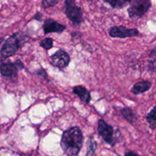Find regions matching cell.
Instances as JSON below:
<instances>
[{
  "mask_svg": "<svg viewBox=\"0 0 156 156\" xmlns=\"http://www.w3.org/2000/svg\"><path fill=\"white\" fill-rule=\"evenodd\" d=\"M83 143V134L78 126H73L64 131L61 139L60 146L62 151L68 155L79 154Z\"/></svg>",
  "mask_w": 156,
  "mask_h": 156,
  "instance_id": "cell-1",
  "label": "cell"
},
{
  "mask_svg": "<svg viewBox=\"0 0 156 156\" xmlns=\"http://www.w3.org/2000/svg\"><path fill=\"white\" fill-rule=\"evenodd\" d=\"M27 37L21 32L14 34L5 41L0 50V54L3 58H9L13 56L18 49L27 42Z\"/></svg>",
  "mask_w": 156,
  "mask_h": 156,
  "instance_id": "cell-2",
  "label": "cell"
},
{
  "mask_svg": "<svg viewBox=\"0 0 156 156\" xmlns=\"http://www.w3.org/2000/svg\"><path fill=\"white\" fill-rule=\"evenodd\" d=\"M66 15L73 24L79 25L83 22L82 10L76 3V0H65Z\"/></svg>",
  "mask_w": 156,
  "mask_h": 156,
  "instance_id": "cell-3",
  "label": "cell"
},
{
  "mask_svg": "<svg viewBox=\"0 0 156 156\" xmlns=\"http://www.w3.org/2000/svg\"><path fill=\"white\" fill-rule=\"evenodd\" d=\"M130 6L127 9L130 18H140L152 6L151 0H131Z\"/></svg>",
  "mask_w": 156,
  "mask_h": 156,
  "instance_id": "cell-4",
  "label": "cell"
},
{
  "mask_svg": "<svg viewBox=\"0 0 156 156\" xmlns=\"http://www.w3.org/2000/svg\"><path fill=\"white\" fill-rule=\"evenodd\" d=\"M98 132L100 136L102 137L107 143L111 146L115 144L116 140L114 138V130L113 126L108 124L103 119H99L98 125Z\"/></svg>",
  "mask_w": 156,
  "mask_h": 156,
  "instance_id": "cell-5",
  "label": "cell"
},
{
  "mask_svg": "<svg viewBox=\"0 0 156 156\" xmlns=\"http://www.w3.org/2000/svg\"><path fill=\"white\" fill-rule=\"evenodd\" d=\"M24 68V64L20 59H17L14 62H5L0 66V73L3 77L13 78L18 76V72Z\"/></svg>",
  "mask_w": 156,
  "mask_h": 156,
  "instance_id": "cell-6",
  "label": "cell"
},
{
  "mask_svg": "<svg viewBox=\"0 0 156 156\" xmlns=\"http://www.w3.org/2000/svg\"><path fill=\"white\" fill-rule=\"evenodd\" d=\"M109 34L112 37L126 38L138 36L140 31L136 28H126L123 26H114L110 28Z\"/></svg>",
  "mask_w": 156,
  "mask_h": 156,
  "instance_id": "cell-7",
  "label": "cell"
},
{
  "mask_svg": "<svg viewBox=\"0 0 156 156\" xmlns=\"http://www.w3.org/2000/svg\"><path fill=\"white\" fill-rule=\"evenodd\" d=\"M70 56L65 50H59L50 56V63L59 69H64L69 64Z\"/></svg>",
  "mask_w": 156,
  "mask_h": 156,
  "instance_id": "cell-8",
  "label": "cell"
},
{
  "mask_svg": "<svg viewBox=\"0 0 156 156\" xmlns=\"http://www.w3.org/2000/svg\"><path fill=\"white\" fill-rule=\"evenodd\" d=\"M43 27L45 34L49 33H62L66 28L65 25L57 22L52 18L46 19Z\"/></svg>",
  "mask_w": 156,
  "mask_h": 156,
  "instance_id": "cell-9",
  "label": "cell"
},
{
  "mask_svg": "<svg viewBox=\"0 0 156 156\" xmlns=\"http://www.w3.org/2000/svg\"><path fill=\"white\" fill-rule=\"evenodd\" d=\"M73 92L78 96L82 101L86 104H89L91 101V94L90 92L82 85H78L73 88Z\"/></svg>",
  "mask_w": 156,
  "mask_h": 156,
  "instance_id": "cell-10",
  "label": "cell"
},
{
  "mask_svg": "<svg viewBox=\"0 0 156 156\" xmlns=\"http://www.w3.org/2000/svg\"><path fill=\"white\" fill-rule=\"evenodd\" d=\"M151 87H152L151 82L148 81H142V82H137L133 86V88H131V92L137 95V94H140L149 91Z\"/></svg>",
  "mask_w": 156,
  "mask_h": 156,
  "instance_id": "cell-11",
  "label": "cell"
},
{
  "mask_svg": "<svg viewBox=\"0 0 156 156\" xmlns=\"http://www.w3.org/2000/svg\"><path fill=\"white\" fill-rule=\"evenodd\" d=\"M120 112H121L123 117H124L129 123L133 124V123H134V122L136 121V116L133 111L130 108H122V109L120 110Z\"/></svg>",
  "mask_w": 156,
  "mask_h": 156,
  "instance_id": "cell-12",
  "label": "cell"
},
{
  "mask_svg": "<svg viewBox=\"0 0 156 156\" xmlns=\"http://www.w3.org/2000/svg\"><path fill=\"white\" fill-rule=\"evenodd\" d=\"M105 2L108 3L113 9H123L127 5L131 0H104Z\"/></svg>",
  "mask_w": 156,
  "mask_h": 156,
  "instance_id": "cell-13",
  "label": "cell"
},
{
  "mask_svg": "<svg viewBox=\"0 0 156 156\" xmlns=\"http://www.w3.org/2000/svg\"><path fill=\"white\" fill-rule=\"evenodd\" d=\"M155 111H156V107L155 106L152 108V111L148 114L146 116V120L149 123V126H150L151 129H154L156 126V119H155Z\"/></svg>",
  "mask_w": 156,
  "mask_h": 156,
  "instance_id": "cell-14",
  "label": "cell"
},
{
  "mask_svg": "<svg viewBox=\"0 0 156 156\" xmlns=\"http://www.w3.org/2000/svg\"><path fill=\"white\" fill-rule=\"evenodd\" d=\"M97 143L93 140V138H90L88 141V151H87V156H93L95 152Z\"/></svg>",
  "mask_w": 156,
  "mask_h": 156,
  "instance_id": "cell-15",
  "label": "cell"
},
{
  "mask_svg": "<svg viewBox=\"0 0 156 156\" xmlns=\"http://www.w3.org/2000/svg\"><path fill=\"white\" fill-rule=\"evenodd\" d=\"M40 46L46 50H50L53 46V41L52 38L47 37L42 40L40 43Z\"/></svg>",
  "mask_w": 156,
  "mask_h": 156,
  "instance_id": "cell-16",
  "label": "cell"
},
{
  "mask_svg": "<svg viewBox=\"0 0 156 156\" xmlns=\"http://www.w3.org/2000/svg\"><path fill=\"white\" fill-rule=\"evenodd\" d=\"M59 2V0H42V7L44 9L53 7Z\"/></svg>",
  "mask_w": 156,
  "mask_h": 156,
  "instance_id": "cell-17",
  "label": "cell"
},
{
  "mask_svg": "<svg viewBox=\"0 0 156 156\" xmlns=\"http://www.w3.org/2000/svg\"><path fill=\"white\" fill-rule=\"evenodd\" d=\"M35 73H36V75H37L38 76H40V77L43 78V79H47V73H46L45 70L43 69H40L37 70V71L35 72Z\"/></svg>",
  "mask_w": 156,
  "mask_h": 156,
  "instance_id": "cell-18",
  "label": "cell"
},
{
  "mask_svg": "<svg viewBox=\"0 0 156 156\" xmlns=\"http://www.w3.org/2000/svg\"><path fill=\"white\" fill-rule=\"evenodd\" d=\"M155 57H154L153 59L149 60V70L150 72H155Z\"/></svg>",
  "mask_w": 156,
  "mask_h": 156,
  "instance_id": "cell-19",
  "label": "cell"
},
{
  "mask_svg": "<svg viewBox=\"0 0 156 156\" xmlns=\"http://www.w3.org/2000/svg\"><path fill=\"white\" fill-rule=\"evenodd\" d=\"M43 17V15L41 13H40V12H37L36 15L34 16V19L35 20H37V21H41V18H42Z\"/></svg>",
  "mask_w": 156,
  "mask_h": 156,
  "instance_id": "cell-20",
  "label": "cell"
},
{
  "mask_svg": "<svg viewBox=\"0 0 156 156\" xmlns=\"http://www.w3.org/2000/svg\"><path fill=\"white\" fill-rule=\"evenodd\" d=\"M125 156H139V155H137L136 153H135L134 152H131V151H129V152H126Z\"/></svg>",
  "mask_w": 156,
  "mask_h": 156,
  "instance_id": "cell-21",
  "label": "cell"
},
{
  "mask_svg": "<svg viewBox=\"0 0 156 156\" xmlns=\"http://www.w3.org/2000/svg\"><path fill=\"white\" fill-rule=\"evenodd\" d=\"M3 41H4V40H3V38L0 37V44H1L2 42H3Z\"/></svg>",
  "mask_w": 156,
  "mask_h": 156,
  "instance_id": "cell-22",
  "label": "cell"
},
{
  "mask_svg": "<svg viewBox=\"0 0 156 156\" xmlns=\"http://www.w3.org/2000/svg\"><path fill=\"white\" fill-rule=\"evenodd\" d=\"M87 1H88V2H92L93 0H87Z\"/></svg>",
  "mask_w": 156,
  "mask_h": 156,
  "instance_id": "cell-23",
  "label": "cell"
}]
</instances>
